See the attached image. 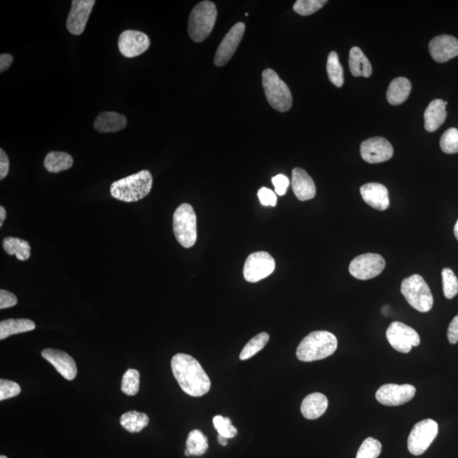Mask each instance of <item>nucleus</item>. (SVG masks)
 Instances as JSON below:
<instances>
[{
  "mask_svg": "<svg viewBox=\"0 0 458 458\" xmlns=\"http://www.w3.org/2000/svg\"><path fill=\"white\" fill-rule=\"evenodd\" d=\"M171 367L179 387L188 395L200 397L210 391L211 380L195 357L179 353L172 357Z\"/></svg>",
  "mask_w": 458,
  "mask_h": 458,
  "instance_id": "1",
  "label": "nucleus"
},
{
  "mask_svg": "<svg viewBox=\"0 0 458 458\" xmlns=\"http://www.w3.org/2000/svg\"><path fill=\"white\" fill-rule=\"evenodd\" d=\"M152 186L151 172L143 170L112 183L111 195L120 202H136L150 194Z\"/></svg>",
  "mask_w": 458,
  "mask_h": 458,
  "instance_id": "2",
  "label": "nucleus"
},
{
  "mask_svg": "<svg viewBox=\"0 0 458 458\" xmlns=\"http://www.w3.org/2000/svg\"><path fill=\"white\" fill-rule=\"evenodd\" d=\"M338 340L328 331H314L309 333L297 348L296 356L305 363L327 359L335 352Z\"/></svg>",
  "mask_w": 458,
  "mask_h": 458,
  "instance_id": "3",
  "label": "nucleus"
},
{
  "mask_svg": "<svg viewBox=\"0 0 458 458\" xmlns=\"http://www.w3.org/2000/svg\"><path fill=\"white\" fill-rule=\"evenodd\" d=\"M218 17L214 3L202 1L192 10L188 19V34L196 43L203 42L211 34Z\"/></svg>",
  "mask_w": 458,
  "mask_h": 458,
  "instance_id": "4",
  "label": "nucleus"
},
{
  "mask_svg": "<svg viewBox=\"0 0 458 458\" xmlns=\"http://www.w3.org/2000/svg\"><path fill=\"white\" fill-rule=\"evenodd\" d=\"M263 85L268 102L273 109L279 112H286L291 109V92L276 71L272 69L263 71Z\"/></svg>",
  "mask_w": 458,
  "mask_h": 458,
  "instance_id": "5",
  "label": "nucleus"
},
{
  "mask_svg": "<svg viewBox=\"0 0 458 458\" xmlns=\"http://www.w3.org/2000/svg\"><path fill=\"white\" fill-rule=\"evenodd\" d=\"M401 292L411 307L420 312H428L433 305V295L423 277L413 275L405 279L401 285Z\"/></svg>",
  "mask_w": 458,
  "mask_h": 458,
  "instance_id": "6",
  "label": "nucleus"
},
{
  "mask_svg": "<svg viewBox=\"0 0 458 458\" xmlns=\"http://www.w3.org/2000/svg\"><path fill=\"white\" fill-rule=\"evenodd\" d=\"M174 232L176 240L184 248L195 246L197 240V219L194 208L190 204H181L174 214Z\"/></svg>",
  "mask_w": 458,
  "mask_h": 458,
  "instance_id": "7",
  "label": "nucleus"
},
{
  "mask_svg": "<svg viewBox=\"0 0 458 458\" xmlns=\"http://www.w3.org/2000/svg\"><path fill=\"white\" fill-rule=\"evenodd\" d=\"M438 431L439 426L433 419H424L413 426L408 440L410 453L415 456L424 454L435 440Z\"/></svg>",
  "mask_w": 458,
  "mask_h": 458,
  "instance_id": "8",
  "label": "nucleus"
},
{
  "mask_svg": "<svg viewBox=\"0 0 458 458\" xmlns=\"http://www.w3.org/2000/svg\"><path fill=\"white\" fill-rule=\"evenodd\" d=\"M275 260L268 252L252 253L247 257L244 266V279L256 283L270 276L275 270Z\"/></svg>",
  "mask_w": 458,
  "mask_h": 458,
  "instance_id": "9",
  "label": "nucleus"
},
{
  "mask_svg": "<svg viewBox=\"0 0 458 458\" xmlns=\"http://www.w3.org/2000/svg\"><path fill=\"white\" fill-rule=\"evenodd\" d=\"M385 260L379 254H367L356 256L349 264V271L354 278L368 280L379 276L385 268Z\"/></svg>",
  "mask_w": 458,
  "mask_h": 458,
  "instance_id": "10",
  "label": "nucleus"
},
{
  "mask_svg": "<svg viewBox=\"0 0 458 458\" xmlns=\"http://www.w3.org/2000/svg\"><path fill=\"white\" fill-rule=\"evenodd\" d=\"M389 343L396 351L408 353L413 347L421 342L420 336L415 329L401 322H393L387 331Z\"/></svg>",
  "mask_w": 458,
  "mask_h": 458,
  "instance_id": "11",
  "label": "nucleus"
},
{
  "mask_svg": "<svg viewBox=\"0 0 458 458\" xmlns=\"http://www.w3.org/2000/svg\"><path fill=\"white\" fill-rule=\"evenodd\" d=\"M416 394V388L412 384H384L377 389L376 399L380 403L388 407H396L409 403Z\"/></svg>",
  "mask_w": 458,
  "mask_h": 458,
  "instance_id": "12",
  "label": "nucleus"
},
{
  "mask_svg": "<svg viewBox=\"0 0 458 458\" xmlns=\"http://www.w3.org/2000/svg\"><path fill=\"white\" fill-rule=\"evenodd\" d=\"M151 40L146 34L136 30H127L118 38V49L126 58H134L150 48Z\"/></svg>",
  "mask_w": 458,
  "mask_h": 458,
  "instance_id": "13",
  "label": "nucleus"
},
{
  "mask_svg": "<svg viewBox=\"0 0 458 458\" xmlns=\"http://www.w3.org/2000/svg\"><path fill=\"white\" fill-rule=\"evenodd\" d=\"M244 31L246 25L243 22L236 23L228 31L215 55L214 63L216 67H223L231 60L243 39Z\"/></svg>",
  "mask_w": 458,
  "mask_h": 458,
  "instance_id": "14",
  "label": "nucleus"
},
{
  "mask_svg": "<svg viewBox=\"0 0 458 458\" xmlns=\"http://www.w3.org/2000/svg\"><path fill=\"white\" fill-rule=\"evenodd\" d=\"M361 158L366 162L375 164L387 162L394 155V148L387 139L375 137L361 143Z\"/></svg>",
  "mask_w": 458,
  "mask_h": 458,
  "instance_id": "15",
  "label": "nucleus"
},
{
  "mask_svg": "<svg viewBox=\"0 0 458 458\" xmlns=\"http://www.w3.org/2000/svg\"><path fill=\"white\" fill-rule=\"evenodd\" d=\"M95 0H74L67 20V27L72 35H81L95 5Z\"/></svg>",
  "mask_w": 458,
  "mask_h": 458,
  "instance_id": "16",
  "label": "nucleus"
},
{
  "mask_svg": "<svg viewBox=\"0 0 458 458\" xmlns=\"http://www.w3.org/2000/svg\"><path fill=\"white\" fill-rule=\"evenodd\" d=\"M429 49L436 62L445 63L458 55V40L453 36H437L429 43Z\"/></svg>",
  "mask_w": 458,
  "mask_h": 458,
  "instance_id": "17",
  "label": "nucleus"
},
{
  "mask_svg": "<svg viewBox=\"0 0 458 458\" xmlns=\"http://www.w3.org/2000/svg\"><path fill=\"white\" fill-rule=\"evenodd\" d=\"M44 359L53 365L56 370L67 380H74L78 375L75 361L67 352L55 349H46L42 352Z\"/></svg>",
  "mask_w": 458,
  "mask_h": 458,
  "instance_id": "18",
  "label": "nucleus"
},
{
  "mask_svg": "<svg viewBox=\"0 0 458 458\" xmlns=\"http://www.w3.org/2000/svg\"><path fill=\"white\" fill-rule=\"evenodd\" d=\"M361 197L366 203L379 211L387 210L389 206V192L383 184L366 183L360 188Z\"/></svg>",
  "mask_w": 458,
  "mask_h": 458,
  "instance_id": "19",
  "label": "nucleus"
},
{
  "mask_svg": "<svg viewBox=\"0 0 458 458\" xmlns=\"http://www.w3.org/2000/svg\"><path fill=\"white\" fill-rule=\"evenodd\" d=\"M291 184L293 191L300 202L314 198L316 186L310 175L303 168L296 167L292 171Z\"/></svg>",
  "mask_w": 458,
  "mask_h": 458,
  "instance_id": "20",
  "label": "nucleus"
},
{
  "mask_svg": "<svg viewBox=\"0 0 458 458\" xmlns=\"http://www.w3.org/2000/svg\"><path fill=\"white\" fill-rule=\"evenodd\" d=\"M447 104V102H443L440 99L433 100L429 104L424 112V127L426 130L429 132H435L445 123L447 116V112L445 110V106Z\"/></svg>",
  "mask_w": 458,
  "mask_h": 458,
  "instance_id": "21",
  "label": "nucleus"
},
{
  "mask_svg": "<svg viewBox=\"0 0 458 458\" xmlns=\"http://www.w3.org/2000/svg\"><path fill=\"white\" fill-rule=\"evenodd\" d=\"M328 401L322 393H312L308 395L301 403L300 411L305 419H319L326 412Z\"/></svg>",
  "mask_w": 458,
  "mask_h": 458,
  "instance_id": "22",
  "label": "nucleus"
},
{
  "mask_svg": "<svg viewBox=\"0 0 458 458\" xmlns=\"http://www.w3.org/2000/svg\"><path fill=\"white\" fill-rule=\"evenodd\" d=\"M127 120L125 116L114 111L103 112L96 118L94 127L96 130L103 134L116 132L125 128Z\"/></svg>",
  "mask_w": 458,
  "mask_h": 458,
  "instance_id": "23",
  "label": "nucleus"
},
{
  "mask_svg": "<svg viewBox=\"0 0 458 458\" xmlns=\"http://www.w3.org/2000/svg\"><path fill=\"white\" fill-rule=\"evenodd\" d=\"M349 67L354 76L369 78L373 74L371 63L359 47H353L349 51Z\"/></svg>",
  "mask_w": 458,
  "mask_h": 458,
  "instance_id": "24",
  "label": "nucleus"
},
{
  "mask_svg": "<svg viewBox=\"0 0 458 458\" xmlns=\"http://www.w3.org/2000/svg\"><path fill=\"white\" fill-rule=\"evenodd\" d=\"M412 90V84L408 78H397L389 84L387 99L392 106H398L407 100Z\"/></svg>",
  "mask_w": 458,
  "mask_h": 458,
  "instance_id": "25",
  "label": "nucleus"
},
{
  "mask_svg": "<svg viewBox=\"0 0 458 458\" xmlns=\"http://www.w3.org/2000/svg\"><path fill=\"white\" fill-rule=\"evenodd\" d=\"M43 165L46 169L51 174H59L60 172L70 169L74 165V158L66 152L51 151L48 153Z\"/></svg>",
  "mask_w": 458,
  "mask_h": 458,
  "instance_id": "26",
  "label": "nucleus"
},
{
  "mask_svg": "<svg viewBox=\"0 0 458 458\" xmlns=\"http://www.w3.org/2000/svg\"><path fill=\"white\" fill-rule=\"evenodd\" d=\"M35 324L30 319H7L0 323V340H3L11 335L34 331Z\"/></svg>",
  "mask_w": 458,
  "mask_h": 458,
  "instance_id": "27",
  "label": "nucleus"
},
{
  "mask_svg": "<svg viewBox=\"0 0 458 458\" xmlns=\"http://www.w3.org/2000/svg\"><path fill=\"white\" fill-rule=\"evenodd\" d=\"M3 248L8 255H15L20 261H27L30 258L31 247L26 240L15 237H6L3 240Z\"/></svg>",
  "mask_w": 458,
  "mask_h": 458,
  "instance_id": "28",
  "label": "nucleus"
},
{
  "mask_svg": "<svg viewBox=\"0 0 458 458\" xmlns=\"http://www.w3.org/2000/svg\"><path fill=\"white\" fill-rule=\"evenodd\" d=\"M148 417L146 413L130 411L120 417V424L130 433H139L148 424Z\"/></svg>",
  "mask_w": 458,
  "mask_h": 458,
  "instance_id": "29",
  "label": "nucleus"
},
{
  "mask_svg": "<svg viewBox=\"0 0 458 458\" xmlns=\"http://www.w3.org/2000/svg\"><path fill=\"white\" fill-rule=\"evenodd\" d=\"M186 447V457L202 456L208 449L207 437L199 429H195L188 433Z\"/></svg>",
  "mask_w": 458,
  "mask_h": 458,
  "instance_id": "30",
  "label": "nucleus"
},
{
  "mask_svg": "<svg viewBox=\"0 0 458 458\" xmlns=\"http://www.w3.org/2000/svg\"><path fill=\"white\" fill-rule=\"evenodd\" d=\"M327 72L329 80L333 85L340 88L344 84V71L340 62L338 54L335 51L328 55Z\"/></svg>",
  "mask_w": 458,
  "mask_h": 458,
  "instance_id": "31",
  "label": "nucleus"
},
{
  "mask_svg": "<svg viewBox=\"0 0 458 458\" xmlns=\"http://www.w3.org/2000/svg\"><path fill=\"white\" fill-rule=\"evenodd\" d=\"M270 339L268 333H261L252 338L244 347L240 355V359L244 361L251 359L265 347Z\"/></svg>",
  "mask_w": 458,
  "mask_h": 458,
  "instance_id": "32",
  "label": "nucleus"
},
{
  "mask_svg": "<svg viewBox=\"0 0 458 458\" xmlns=\"http://www.w3.org/2000/svg\"><path fill=\"white\" fill-rule=\"evenodd\" d=\"M140 375L136 369H128L124 373L120 389L127 396H135L139 391Z\"/></svg>",
  "mask_w": 458,
  "mask_h": 458,
  "instance_id": "33",
  "label": "nucleus"
},
{
  "mask_svg": "<svg viewBox=\"0 0 458 458\" xmlns=\"http://www.w3.org/2000/svg\"><path fill=\"white\" fill-rule=\"evenodd\" d=\"M442 284L445 298L452 299L458 294V279L450 268H444L441 272Z\"/></svg>",
  "mask_w": 458,
  "mask_h": 458,
  "instance_id": "34",
  "label": "nucleus"
},
{
  "mask_svg": "<svg viewBox=\"0 0 458 458\" xmlns=\"http://www.w3.org/2000/svg\"><path fill=\"white\" fill-rule=\"evenodd\" d=\"M440 146L445 154H456L458 152V130L452 127L445 131L441 136Z\"/></svg>",
  "mask_w": 458,
  "mask_h": 458,
  "instance_id": "35",
  "label": "nucleus"
},
{
  "mask_svg": "<svg viewBox=\"0 0 458 458\" xmlns=\"http://www.w3.org/2000/svg\"><path fill=\"white\" fill-rule=\"evenodd\" d=\"M327 3V0H298L295 3L293 9L297 14L307 17L319 11Z\"/></svg>",
  "mask_w": 458,
  "mask_h": 458,
  "instance_id": "36",
  "label": "nucleus"
},
{
  "mask_svg": "<svg viewBox=\"0 0 458 458\" xmlns=\"http://www.w3.org/2000/svg\"><path fill=\"white\" fill-rule=\"evenodd\" d=\"M382 450L380 442L372 437L366 439L357 452L356 458H377Z\"/></svg>",
  "mask_w": 458,
  "mask_h": 458,
  "instance_id": "37",
  "label": "nucleus"
},
{
  "mask_svg": "<svg viewBox=\"0 0 458 458\" xmlns=\"http://www.w3.org/2000/svg\"><path fill=\"white\" fill-rule=\"evenodd\" d=\"M213 424L218 431L219 435L231 439L237 436V429L232 424V421L228 417L221 415L213 417Z\"/></svg>",
  "mask_w": 458,
  "mask_h": 458,
  "instance_id": "38",
  "label": "nucleus"
},
{
  "mask_svg": "<svg viewBox=\"0 0 458 458\" xmlns=\"http://www.w3.org/2000/svg\"><path fill=\"white\" fill-rule=\"evenodd\" d=\"M21 387L14 381L0 380V401L12 398L21 393Z\"/></svg>",
  "mask_w": 458,
  "mask_h": 458,
  "instance_id": "39",
  "label": "nucleus"
},
{
  "mask_svg": "<svg viewBox=\"0 0 458 458\" xmlns=\"http://www.w3.org/2000/svg\"><path fill=\"white\" fill-rule=\"evenodd\" d=\"M258 198L261 204L265 207H276L277 195L275 192L268 188H261L258 191Z\"/></svg>",
  "mask_w": 458,
  "mask_h": 458,
  "instance_id": "40",
  "label": "nucleus"
},
{
  "mask_svg": "<svg viewBox=\"0 0 458 458\" xmlns=\"http://www.w3.org/2000/svg\"><path fill=\"white\" fill-rule=\"evenodd\" d=\"M273 186L275 188L276 194L283 196L286 194L289 186V179L284 174H279L272 179Z\"/></svg>",
  "mask_w": 458,
  "mask_h": 458,
  "instance_id": "41",
  "label": "nucleus"
},
{
  "mask_svg": "<svg viewBox=\"0 0 458 458\" xmlns=\"http://www.w3.org/2000/svg\"><path fill=\"white\" fill-rule=\"evenodd\" d=\"M18 303V297L12 293L1 289L0 291V309L10 308L14 307Z\"/></svg>",
  "mask_w": 458,
  "mask_h": 458,
  "instance_id": "42",
  "label": "nucleus"
},
{
  "mask_svg": "<svg viewBox=\"0 0 458 458\" xmlns=\"http://www.w3.org/2000/svg\"><path fill=\"white\" fill-rule=\"evenodd\" d=\"M449 342L454 345L458 342V314L453 317L447 329Z\"/></svg>",
  "mask_w": 458,
  "mask_h": 458,
  "instance_id": "43",
  "label": "nucleus"
},
{
  "mask_svg": "<svg viewBox=\"0 0 458 458\" xmlns=\"http://www.w3.org/2000/svg\"><path fill=\"white\" fill-rule=\"evenodd\" d=\"M10 160L6 153L0 148V180H3L9 174Z\"/></svg>",
  "mask_w": 458,
  "mask_h": 458,
  "instance_id": "44",
  "label": "nucleus"
},
{
  "mask_svg": "<svg viewBox=\"0 0 458 458\" xmlns=\"http://www.w3.org/2000/svg\"><path fill=\"white\" fill-rule=\"evenodd\" d=\"M13 62V56L10 54H1L0 55V72L9 69Z\"/></svg>",
  "mask_w": 458,
  "mask_h": 458,
  "instance_id": "45",
  "label": "nucleus"
},
{
  "mask_svg": "<svg viewBox=\"0 0 458 458\" xmlns=\"http://www.w3.org/2000/svg\"><path fill=\"white\" fill-rule=\"evenodd\" d=\"M6 219V211L5 207H0V227L3 226L4 222Z\"/></svg>",
  "mask_w": 458,
  "mask_h": 458,
  "instance_id": "46",
  "label": "nucleus"
},
{
  "mask_svg": "<svg viewBox=\"0 0 458 458\" xmlns=\"http://www.w3.org/2000/svg\"><path fill=\"white\" fill-rule=\"evenodd\" d=\"M218 440L219 443L223 445V447L228 445V438L218 435Z\"/></svg>",
  "mask_w": 458,
  "mask_h": 458,
  "instance_id": "47",
  "label": "nucleus"
},
{
  "mask_svg": "<svg viewBox=\"0 0 458 458\" xmlns=\"http://www.w3.org/2000/svg\"><path fill=\"white\" fill-rule=\"evenodd\" d=\"M454 235H455L456 239L458 240V220L454 226Z\"/></svg>",
  "mask_w": 458,
  "mask_h": 458,
  "instance_id": "48",
  "label": "nucleus"
},
{
  "mask_svg": "<svg viewBox=\"0 0 458 458\" xmlns=\"http://www.w3.org/2000/svg\"><path fill=\"white\" fill-rule=\"evenodd\" d=\"M0 458H8L6 456L1 455L0 456Z\"/></svg>",
  "mask_w": 458,
  "mask_h": 458,
  "instance_id": "49",
  "label": "nucleus"
}]
</instances>
